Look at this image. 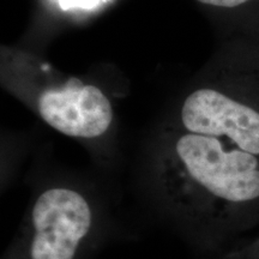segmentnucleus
Instances as JSON below:
<instances>
[{"label": "nucleus", "instance_id": "2", "mask_svg": "<svg viewBox=\"0 0 259 259\" xmlns=\"http://www.w3.org/2000/svg\"><path fill=\"white\" fill-rule=\"evenodd\" d=\"M171 124L259 157V40L223 42L183 97Z\"/></svg>", "mask_w": 259, "mask_h": 259}, {"label": "nucleus", "instance_id": "6", "mask_svg": "<svg viewBox=\"0 0 259 259\" xmlns=\"http://www.w3.org/2000/svg\"><path fill=\"white\" fill-rule=\"evenodd\" d=\"M226 259H259V238L244 248L227 254Z\"/></svg>", "mask_w": 259, "mask_h": 259}, {"label": "nucleus", "instance_id": "1", "mask_svg": "<svg viewBox=\"0 0 259 259\" xmlns=\"http://www.w3.org/2000/svg\"><path fill=\"white\" fill-rule=\"evenodd\" d=\"M144 181L187 240L212 247L259 219V157L169 124L151 145Z\"/></svg>", "mask_w": 259, "mask_h": 259}, {"label": "nucleus", "instance_id": "3", "mask_svg": "<svg viewBox=\"0 0 259 259\" xmlns=\"http://www.w3.org/2000/svg\"><path fill=\"white\" fill-rule=\"evenodd\" d=\"M111 234L95 196L66 181L38 191L2 259H92Z\"/></svg>", "mask_w": 259, "mask_h": 259}, {"label": "nucleus", "instance_id": "5", "mask_svg": "<svg viewBox=\"0 0 259 259\" xmlns=\"http://www.w3.org/2000/svg\"><path fill=\"white\" fill-rule=\"evenodd\" d=\"M211 10L229 38L259 40V0H197Z\"/></svg>", "mask_w": 259, "mask_h": 259}, {"label": "nucleus", "instance_id": "4", "mask_svg": "<svg viewBox=\"0 0 259 259\" xmlns=\"http://www.w3.org/2000/svg\"><path fill=\"white\" fill-rule=\"evenodd\" d=\"M12 54L11 64L3 65V82L42 121L67 137L83 141H96L108 132L114 111L102 89L53 73L29 53Z\"/></svg>", "mask_w": 259, "mask_h": 259}]
</instances>
